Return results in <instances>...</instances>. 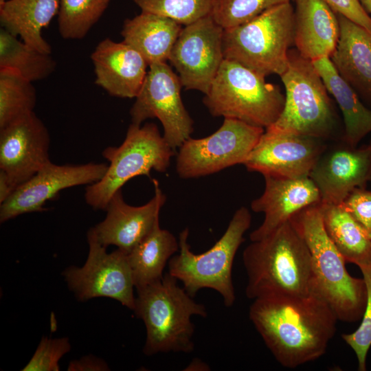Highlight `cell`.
<instances>
[{
  "mask_svg": "<svg viewBox=\"0 0 371 371\" xmlns=\"http://www.w3.org/2000/svg\"><path fill=\"white\" fill-rule=\"evenodd\" d=\"M286 90L283 111L268 128L325 141L337 137L338 119L326 85L311 60L296 49L288 52V66L280 76Z\"/></svg>",
  "mask_w": 371,
  "mask_h": 371,
  "instance_id": "7",
  "label": "cell"
},
{
  "mask_svg": "<svg viewBox=\"0 0 371 371\" xmlns=\"http://www.w3.org/2000/svg\"><path fill=\"white\" fill-rule=\"evenodd\" d=\"M91 59L97 85L113 96L136 98L149 66L136 49L106 38L97 45Z\"/></svg>",
  "mask_w": 371,
  "mask_h": 371,
  "instance_id": "20",
  "label": "cell"
},
{
  "mask_svg": "<svg viewBox=\"0 0 371 371\" xmlns=\"http://www.w3.org/2000/svg\"><path fill=\"white\" fill-rule=\"evenodd\" d=\"M59 6L60 0H6L0 5L1 27L40 52L51 54L42 31L58 15Z\"/></svg>",
  "mask_w": 371,
  "mask_h": 371,
  "instance_id": "24",
  "label": "cell"
},
{
  "mask_svg": "<svg viewBox=\"0 0 371 371\" xmlns=\"http://www.w3.org/2000/svg\"><path fill=\"white\" fill-rule=\"evenodd\" d=\"M14 191L6 176L0 171V203H3Z\"/></svg>",
  "mask_w": 371,
  "mask_h": 371,
  "instance_id": "38",
  "label": "cell"
},
{
  "mask_svg": "<svg viewBox=\"0 0 371 371\" xmlns=\"http://www.w3.org/2000/svg\"><path fill=\"white\" fill-rule=\"evenodd\" d=\"M67 370L69 371H105L109 370V368L103 359L89 355L71 361Z\"/></svg>",
  "mask_w": 371,
  "mask_h": 371,
  "instance_id": "37",
  "label": "cell"
},
{
  "mask_svg": "<svg viewBox=\"0 0 371 371\" xmlns=\"http://www.w3.org/2000/svg\"><path fill=\"white\" fill-rule=\"evenodd\" d=\"M337 16L339 38L330 59L339 75L371 105V32L340 14Z\"/></svg>",
  "mask_w": 371,
  "mask_h": 371,
  "instance_id": "21",
  "label": "cell"
},
{
  "mask_svg": "<svg viewBox=\"0 0 371 371\" xmlns=\"http://www.w3.org/2000/svg\"><path fill=\"white\" fill-rule=\"evenodd\" d=\"M182 28L169 17L141 12L124 21L121 34L122 41L136 49L149 65L168 60Z\"/></svg>",
  "mask_w": 371,
  "mask_h": 371,
  "instance_id": "23",
  "label": "cell"
},
{
  "mask_svg": "<svg viewBox=\"0 0 371 371\" xmlns=\"http://www.w3.org/2000/svg\"><path fill=\"white\" fill-rule=\"evenodd\" d=\"M369 144H370V146H371V141H370V142L369 143ZM370 181H371V170H370Z\"/></svg>",
  "mask_w": 371,
  "mask_h": 371,
  "instance_id": "42",
  "label": "cell"
},
{
  "mask_svg": "<svg viewBox=\"0 0 371 371\" xmlns=\"http://www.w3.org/2000/svg\"><path fill=\"white\" fill-rule=\"evenodd\" d=\"M215 117L236 119L265 129L282 113L285 95L265 76L224 59L203 100Z\"/></svg>",
  "mask_w": 371,
  "mask_h": 371,
  "instance_id": "6",
  "label": "cell"
},
{
  "mask_svg": "<svg viewBox=\"0 0 371 371\" xmlns=\"http://www.w3.org/2000/svg\"><path fill=\"white\" fill-rule=\"evenodd\" d=\"M335 14L371 32V16L359 0H322Z\"/></svg>",
  "mask_w": 371,
  "mask_h": 371,
  "instance_id": "36",
  "label": "cell"
},
{
  "mask_svg": "<svg viewBox=\"0 0 371 371\" xmlns=\"http://www.w3.org/2000/svg\"><path fill=\"white\" fill-rule=\"evenodd\" d=\"M366 289V304L359 326L354 332L341 335L353 350L358 361V370H366V359L371 347V264L359 267Z\"/></svg>",
  "mask_w": 371,
  "mask_h": 371,
  "instance_id": "33",
  "label": "cell"
},
{
  "mask_svg": "<svg viewBox=\"0 0 371 371\" xmlns=\"http://www.w3.org/2000/svg\"><path fill=\"white\" fill-rule=\"evenodd\" d=\"M291 0H216L211 12L223 29L245 23L269 9Z\"/></svg>",
  "mask_w": 371,
  "mask_h": 371,
  "instance_id": "32",
  "label": "cell"
},
{
  "mask_svg": "<svg viewBox=\"0 0 371 371\" xmlns=\"http://www.w3.org/2000/svg\"><path fill=\"white\" fill-rule=\"evenodd\" d=\"M325 229L346 262L371 264V234L341 205L320 202Z\"/></svg>",
  "mask_w": 371,
  "mask_h": 371,
  "instance_id": "27",
  "label": "cell"
},
{
  "mask_svg": "<svg viewBox=\"0 0 371 371\" xmlns=\"http://www.w3.org/2000/svg\"><path fill=\"white\" fill-rule=\"evenodd\" d=\"M327 145L319 138L267 128L243 165L263 176L308 177Z\"/></svg>",
  "mask_w": 371,
  "mask_h": 371,
  "instance_id": "14",
  "label": "cell"
},
{
  "mask_svg": "<svg viewBox=\"0 0 371 371\" xmlns=\"http://www.w3.org/2000/svg\"><path fill=\"white\" fill-rule=\"evenodd\" d=\"M6 0H0V5L3 4Z\"/></svg>",
  "mask_w": 371,
  "mask_h": 371,
  "instance_id": "41",
  "label": "cell"
},
{
  "mask_svg": "<svg viewBox=\"0 0 371 371\" xmlns=\"http://www.w3.org/2000/svg\"><path fill=\"white\" fill-rule=\"evenodd\" d=\"M102 155L109 162L107 170L100 180L86 187L85 199L93 209L105 210L113 195L130 179L150 177L153 170L166 172L175 150L154 123L131 124L122 144L106 147Z\"/></svg>",
  "mask_w": 371,
  "mask_h": 371,
  "instance_id": "9",
  "label": "cell"
},
{
  "mask_svg": "<svg viewBox=\"0 0 371 371\" xmlns=\"http://www.w3.org/2000/svg\"><path fill=\"white\" fill-rule=\"evenodd\" d=\"M245 294L255 300L279 295H315L311 256L290 221L244 249Z\"/></svg>",
  "mask_w": 371,
  "mask_h": 371,
  "instance_id": "2",
  "label": "cell"
},
{
  "mask_svg": "<svg viewBox=\"0 0 371 371\" xmlns=\"http://www.w3.org/2000/svg\"><path fill=\"white\" fill-rule=\"evenodd\" d=\"M107 168L108 164L104 163L57 165L49 161L1 203V223L23 214L46 210L44 204L60 191L95 183L102 178Z\"/></svg>",
  "mask_w": 371,
  "mask_h": 371,
  "instance_id": "15",
  "label": "cell"
},
{
  "mask_svg": "<svg viewBox=\"0 0 371 371\" xmlns=\"http://www.w3.org/2000/svg\"><path fill=\"white\" fill-rule=\"evenodd\" d=\"M141 9L188 25L211 14L216 0H133Z\"/></svg>",
  "mask_w": 371,
  "mask_h": 371,
  "instance_id": "31",
  "label": "cell"
},
{
  "mask_svg": "<svg viewBox=\"0 0 371 371\" xmlns=\"http://www.w3.org/2000/svg\"><path fill=\"white\" fill-rule=\"evenodd\" d=\"M319 203L308 206L290 221L306 244L315 276V295L333 310L338 320L355 322L362 319L366 304L363 278L348 272L346 261L328 236Z\"/></svg>",
  "mask_w": 371,
  "mask_h": 371,
  "instance_id": "3",
  "label": "cell"
},
{
  "mask_svg": "<svg viewBox=\"0 0 371 371\" xmlns=\"http://www.w3.org/2000/svg\"><path fill=\"white\" fill-rule=\"evenodd\" d=\"M251 223L249 210L245 207H239L220 239L207 251L199 254L191 250L188 242L189 229L185 228L179 236V254L174 255L168 263V273L181 282L192 297L202 289H211L221 295L226 307L232 306L236 302L232 267Z\"/></svg>",
  "mask_w": 371,
  "mask_h": 371,
  "instance_id": "5",
  "label": "cell"
},
{
  "mask_svg": "<svg viewBox=\"0 0 371 371\" xmlns=\"http://www.w3.org/2000/svg\"><path fill=\"white\" fill-rule=\"evenodd\" d=\"M143 85L130 110L132 124L141 125L149 118H157L164 128V137L175 150L190 137L193 120L181 96L180 79L166 63L149 65Z\"/></svg>",
  "mask_w": 371,
  "mask_h": 371,
  "instance_id": "12",
  "label": "cell"
},
{
  "mask_svg": "<svg viewBox=\"0 0 371 371\" xmlns=\"http://www.w3.org/2000/svg\"><path fill=\"white\" fill-rule=\"evenodd\" d=\"M133 311L145 325L144 353L192 352V316L206 317L205 306L196 302L168 272L159 281L136 289Z\"/></svg>",
  "mask_w": 371,
  "mask_h": 371,
  "instance_id": "4",
  "label": "cell"
},
{
  "mask_svg": "<svg viewBox=\"0 0 371 371\" xmlns=\"http://www.w3.org/2000/svg\"><path fill=\"white\" fill-rule=\"evenodd\" d=\"M194 361L195 362L196 366L191 362V363L187 368H190L189 370H192V368H194V370H197L196 368H200L201 370H205L203 368H205V370H207V368H209V367L205 363L202 362L198 359H194Z\"/></svg>",
  "mask_w": 371,
  "mask_h": 371,
  "instance_id": "39",
  "label": "cell"
},
{
  "mask_svg": "<svg viewBox=\"0 0 371 371\" xmlns=\"http://www.w3.org/2000/svg\"><path fill=\"white\" fill-rule=\"evenodd\" d=\"M112 0H60L58 27L65 39H81L98 21Z\"/></svg>",
  "mask_w": 371,
  "mask_h": 371,
  "instance_id": "30",
  "label": "cell"
},
{
  "mask_svg": "<svg viewBox=\"0 0 371 371\" xmlns=\"http://www.w3.org/2000/svg\"><path fill=\"white\" fill-rule=\"evenodd\" d=\"M56 65L51 54L40 52L1 27L0 68L16 70L28 80L34 82L52 74Z\"/></svg>",
  "mask_w": 371,
  "mask_h": 371,
  "instance_id": "28",
  "label": "cell"
},
{
  "mask_svg": "<svg viewBox=\"0 0 371 371\" xmlns=\"http://www.w3.org/2000/svg\"><path fill=\"white\" fill-rule=\"evenodd\" d=\"M153 183L154 196L143 205L127 204L121 190L113 195L106 217L91 228L102 245H115L128 254L151 231L166 200L159 181L153 179Z\"/></svg>",
  "mask_w": 371,
  "mask_h": 371,
  "instance_id": "18",
  "label": "cell"
},
{
  "mask_svg": "<svg viewBox=\"0 0 371 371\" xmlns=\"http://www.w3.org/2000/svg\"><path fill=\"white\" fill-rule=\"evenodd\" d=\"M371 170V146H353L343 139L327 145L309 175L322 203L340 204L356 188H366Z\"/></svg>",
  "mask_w": 371,
  "mask_h": 371,
  "instance_id": "17",
  "label": "cell"
},
{
  "mask_svg": "<svg viewBox=\"0 0 371 371\" xmlns=\"http://www.w3.org/2000/svg\"><path fill=\"white\" fill-rule=\"evenodd\" d=\"M71 349L67 337H43L33 356L22 371H58L59 361Z\"/></svg>",
  "mask_w": 371,
  "mask_h": 371,
  "instance_id": "34",
  "label": "cell"
},
{
  "mask_svg": "<svg viewBox=\"0 0 371 371\" xmlns=\"http://www.w3.org/2000/svg\"><path fill=\"white\" fill-rule=\"evenodd\" d=\"M50 137L34 112L0 128V171L15 190L50 161Z\"/></svg>",
  "mask_w": 371,
  "mask_h": 371,
  "instance_id": "16",
  "label": "cell"
},
{
  "mask_svg": "<svg viewBox=\"0 0 371 371\" xmlns=\"http://www.w3.org/2000/svg\"><path fill=\"white\" fill-rule=\"evenodd\" d=\"M89 254L84 265L71 266L63 273L76 297L85 302L94 297H109L133 311L134 282L128 254L117 249L108 253L91 229L87 232Z\"/></svg>",
  "mask_w": 371,
  "mask_h": 371,
  "instance_id": "11",
  "label": "cell"
},
{
  "mask_svg": "<svg viewBox=\"0 0 371 371\" xmlns=\"http://www.w3.org/2000/svg\"><path fill=\"white\" fill-rule=\"evenodd\" d=\"M340 204L371 234V190L356 188Z\"/></svg>",
  "mask_w": 371,
  "mask_h": 371,
  "instance_id": "35",
  "label": "cell"
},
{
  "mask_svg": "<svg viewBox=\"0 0 371 371\" xmlns=\"http://www.w3.org/2000/svg\"><path fill=\"white\" fill-rule=\"evenodd\" d=\"M36 104L32 82L16 70L0 68V128L34 112Z\"/></svg>",
  "mask_w": 371,
  "mask_h": 371,
  "instance_id": "29",
  "label": "cell"
},
{
  "mask_svg": "<svg viewBox=\"0 0 371 371\" xmlns=\"http://www.w3.org/2000/svg\"><path fill=\"white\" fill-rule=\"evenodd\" d=\"M249 317L274 358L287 368L324 355L338 321L331 307L313 294L255 299Z\"/></svg>",
  "mask_w": 371,
  "mask_h": 371,
  "instance_id": "1",
  "label": "cell"
},
{
  "mask_svg": "<svg viewBox=\"0 0 371 371\" xmlns=\"http://www.w3.org/2000/svg\"><path fill=\"white\" fill-rule=\"evenodd\" d=\"M265 128L224 118L221 127L203 138L189 137L179 147L176 170L182 179L210 175L243 164Z\"/></svg>",
  "mask_w": 371,
  "mask_h": 371,
  "instance_id": "10",
  "label": "cell"
},
{
  "mask_svg": "<svg viewBox=\"0 0 371 371\" xmlns=\"http://www.w3.org/2000/svg\"><path fill=\"white\" fill-rule=\"evenodd\" d=\"M223 32L210 14L182 28L168 60L186 89L207 92L225 59Z\"/></svg>",
  "mask_w": 371,
  "mask_h": 371,
  "instance_id": "13",
  "label": "cell"
},
{
  "mask_svg": "<svg viewBox=\"0 0 371 371\" xmlns=\"http://www.w3.org/2000/svg\"><path fill=\"white\" fill-rule=\"evenodd\" d=\"M366 10V11L371 14V0H359Z\"/></svg>",
  "mask_w": 371,
  "mask_h": 371,
  "instance_id": "40",
  "label": "cell"
},
{
  "mask_svg": "<svg viewBox=\"0 0 371 371\" xmlns=\"http://www.w3.org/2000/svg\"><path fill=\"white\" fill-rule=\"evenodd\" d=\"M263 193L251 203V210L262 212L261 225L249 235L258 240L290 220L301 210L322 201L320 192L310 177L285 178L265 175Z\"/></svg>",
  "mask_w": 371,
  "mask_h": 371,
  "instance_id": "19",
  "label": "cell"
},
{
  "mask_svg": "<svg viewBox=\"0 0 371 371\" xmlns=\"http://www.w3.org/2000/svg\"><path fill=\"white\" fill-rule=\"evenodd\" d=\"M294 44L300 55L313 61L330 57L338 43L337 14L322 0H295Z\"/></svg>",
  "mask_w": 371,
  "mask_h": 371,
  "instance_id": "22",
  "label": "cell"
},
{
  "mask_svg": "<svg viewBox=\"0 0 371 371\" xmlns=\"http://www.w3.org/2000/svg\"><path fill=\"white\" fill-rule=\"evenodd\" d=\"M294 43V9L290 2L267 10L241 25L224 29V58L264 76H280L288 66Z\"/></svg>",
  "mask_w": 371,
  "mask_h": 371,
  "instance_id": "8",
  "label": "cell"
},
{
  "mask_svg": "<svg viewBox=\"0 0 371 371\" xmlns=\"http://www.w3.org/2000/svg\"><path fill=\"white\" fill-rule=\"evenodd\" d=\"M328 93L333 96L344 117L343 140L353 146L371 132V109L339 75L329 57L312 61Z\"/></svg>",
  "mask_w": 371,
  "mask_h": 371,
  "instance_id": "25",
  "label": "cell"
},
{
  "mask_svg": "<svg viewBox=\"0 0 371 371\" xmlns=\"http://www.w3.org/2000/svg\"><path fill=\"white\" fill-rule=\"evenodd\" d=\"M179 248L176 237L160 227L159 220L157 221L151 231L128 254L135 288L161 280L166 265Z\"/></svg>",
  "mask_w": 371,
  "mask_h": 371,
  "instance_id": "26",
  "label": "cell"
}]
</instances>
